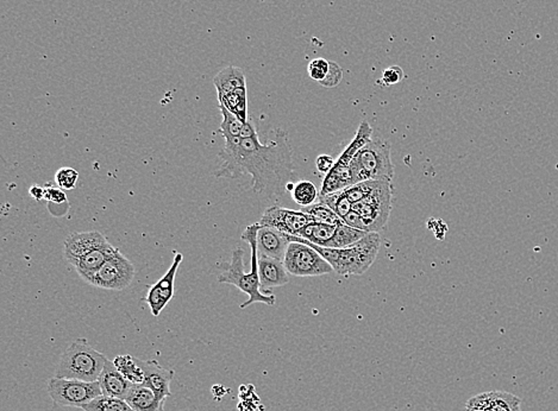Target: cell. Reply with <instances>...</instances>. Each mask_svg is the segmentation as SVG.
Masks as SVG:
<instances>
[{"label":"cell","mask_w":558,"mask_h":411,"mask_svg":"<svg viewBox=\"0 0 558 411\" xmlns=\"http://www.w3.org/2000/svg\"><path fill=\"white\" fill-rule=\"evenodd\" d=\"M391 182L381 181L369 195L353 204V211L362 216L368 232L379 233L384 229L391 216Z\"/></svg>","instance_id":"obj_7"},{"label":"cell","mask_w":558,"mask_h":411,"mask_svg":"<svg viewBox=\"0 0 558 411\" xmlns=\"http://www.w3.org/2000/svg\"><path fill=\"white\" fill-rule=\"evenodd\" d=\"M488 411H521V401L505 391L488 392Z\"/></svg>","instance_id":"obj_23"},{"label":"cell","mask_w":558,"mask_h":411,"mask_svg":"<svg viewBox=\"0 0 558 411\" xmlns=\"http://www.w3.org/2000/svg\"><path fill=\"white\" fill-rule=\"evenodd\" d=\"M125 401L135 411H164L166 399H162L144 383L133 384Z\"/></svg>","instance_id":"obj_18"},{"label":"cell","mask_w":558,"mask_h":411,"mask_svg":"<svg viewBox=\"0 0 558 411\" xmlns=\"http://www.w3.org/2000/svg\"><path fill=\"white\" fill-rule=\"evenodd\" d=\"M224 149L219 152L221 164L217 177L238 179L243 175L251 176V187L257 194L269 198L281 196L287 191L293 179L289 136L279 129L269 143L262 144L258 136L251 138H224Z\"/></svg>","instance_id":"obj_1"},{"label":"cell","mask_w":558,"mask_h":411,"mask_svg":"<svg viewBox=\"0 0 558 411\" xmlns=\"http://www.w3.org/2000/svg\"><path fill=\"white\" fill-rule=\"evenodd\" d=\"M219 110L223 116V121L219 126V132L221 133V136L224 138L239 137L244 123L223 106H219Z\"/></svg>","instance_id":"obj_29"},{"label":"cell","mask_w":558,"mask_h":411,"mask_svg":"<svg viewBox=\"0 0 558 411\" xmlns=\"http://www.w3.org/2000/svg\"><path fill=\"white\" fill-rule=\"evenodd\" d=\"M312 222L311 216L301 211H293L280 206H271L263 213L258 224L278 229L288 236H298L300 231Z\"/></svg>","instance_id":"obj_11"},{"label":"cell","mask_w":558,"mask_h":411,"mask_svg":"<svg viewBox=\"0 0 558 411\" xmlns=\"http://www.w3.org/2000/svg\"><path fill=\"white\" fill-rule=\"evenodd\" d=\"M330 61L325 58H314L308 63L307 71L311 79L321 82L329 73Z\"/></svg>","instance_id":"obj_32"},{"label":"cell","mask_w":558,"mask_h":411,"mask_svg":"<svg viewBox=\"0 0 558 411\" xmlns=\"http://www.w3.org/2000/svg\"><path fill=\"white\" fill-rule=\"evenodd\" d=\"M83 411H135L123 399L100 395L81 408Z\"/></svg>","instance_id":"obj_24"},{"label":"cell","mask_w":558,"mask_h":411,"mask_svg":"<svg viewBox=\"0 0 558 411\" xmlns=\"http://www.w3.org/2000/svg\"><path fill=\"white\" fill-rule=\"evenodd\" d=\"M488 392H483L468 399L464 411H488Z\"/></svg>","instance_id":"obj_35"},{"label":"cell","mask_w":558,"mask_h":411,"mask_svg":"<svg viewBox=\"0 0 558 411\" xmlns=\"http://www.w3.org/2000/svg\"><path fill=\"white\" fill-rule=\"evenodd\" d=\"M135 277V266L117 250L112 257L103 264L94 274L91 284L105 290L121 291L130 287Z\"/></svg>","instance_id":"obj_10"},{"label":"cell","mask_w":558,"mask_h":411,"mask_svg":"<svg viewBox=\"0 0 558 411\" xmlns=\"http://www.w3.org/2000/svg\"><path fill=\"white\" fill-rule=\"evenodd\" d=\"M219 106L226 108L239 118L243 123L248 121V104H246V87L238 88L226 96H218Z\"/></svg>","instance_id":"obj_22"},{"label":"cell","mask_w":558,"mask_h":411,"mask_svg":"<svg viewBox=\"0 0 558 411\" xmlns=\"http://www.w3.org/2000/svg\"><path fill=\"white\" fill-rule=\"evenodd\" d=\"M300 211L308 214V216H311L312 221H316V222L330 225L344 224V221L341 220V218H339L336 213L333 212L329 206H326L321 201H318V202L311 204V206H307V207H303Z\"/></svg>","instance_id":"obj_26"},{"label":"cell","mask_w":558,"mask_h":411,"mask_svg":"<svg viewBox=\"0 0 558 411\" xmlns=\"http://www.w3.org/2000/svg\"><path fill=\"white\" fill-rule=\"evenodd\" d=\"M291 198L301 207H307L316 204V199H319V191H316V187L312 182L300 181L291 191Z\"/></svg>","instance_id":"obj_28"},{"label":"cell","mask_w":558,"mask_h":411,"mask_svg":"<svg viewBox=\"0 0 558 411\" xmlns=\"http://www.w3.org/2000/svg\"><path fill=\"white\" fill-rule=\"evenodd\" d=\"M79 180V173L69 168V166H63L60 170L55 174V181L58 184V188H61L63 191H71L74 189L76 183Z\"/></svg>","instance_id":"obj_31"},{"label":"cell","mask_w":558,"mask_h":411,"mask_svg":"<svg viewBox=\"0 0 558 411\" xmlns=\"http://www.w3.org/2000/svg\"><path fill=\"white\" fill-rule=\"evenodd\" d=\"M288 244L289 241L283 233L271 227L260 226L257 232V250L260 256L283 261Z\"/></svg>","instance_id":"obj_16"},{"label":"cell","mask_w":558,"mask_h":411,"mask_svg":"<svg viewBox=\"0 0 558 411\" xmlns=\"http://www.w3.org/2000/svg\"><path fill=\"white\" fill-rule=\"evenodd\" d=\"M343 221H344V224L348 225L350 227H354V229H360V231H364V232H368V229H366V222L362 219V216H360L357 212H355L351 209V212L348 213L344 218H343Z\"/></svg>","instance_id":"obj_36"},{"label":"cell","mask_w":558,"mask_h":411,"mask_svg":"<svg viewBox=\"0 0 558 411\" xmlns=\"http://www.w3.org/2000/svg\"><path fill=\"white\" fill-rule=\"evenodd\" d=\"M403 78H404L403 69L399 66H391L382 71V78L380 81H382L383 86H391L396 85Z\"/></svg>","instance_id":"obj_34"},{"label":"cell","mask_w":558,"mask_h":411,"mask_svg":"<svg viewBox=\"0 0 558 411\" xmlns=\"http://www.w3.org/2000/svg\"><path fill=\"white\" fill-rule=\"evenodd\" d=\"M368 233L364 231L350 227L346 224H341L338 226L336 236L333 237L330 243L329 247L332 249H344L349 246L354 245L358 241H361L363 237H366Z\"/></svg>","instance_id":"obj_25"},{"label":"cell","mask_w":558,"mask_h":411,"mask_svg":"<svg viewBox=\"0 0 558 411\" xmlns=\"http://www.w3.org/2000/svg\"><path fill=\"white\" fill-rule=\"evenodd\" d=\"M341 79H343V71H341V67L338 63L330 61L329 73L319 83L323 87L333 88L341 83Z\"/></svg>","instance_id":"obj_33"},{"label":"cell","mask_w":558,"mask_h":411,"mask_svg":"<svg viewBox=\"0 0 558 411\" xmlns=\"http://www.w3.org/2000/svg\"><path fill=\"white\" fill-rule=\"evenodd\" d=\"M335 163V159L330 155H321L316 159V169L319 173L326 175L332 169Z\"/></svg>","instance_id":"obj_38"},{"label":"cell","mask_w":558,"mask_h":411,"mask_svg":"<svg viewBox=\"0 0 558 411\" xmlns=\"http://www.w3.org/2000/svg\"><path fill=\"white\" fill-rule=\"evenodd\" d=\"M258 274H260L261 289L264 294H267L266 290L282 287L289 283V276L286 266L282 261L274 258L264 257L258 254Z\"/></svg>","instance_id":"obj_14"},{"label":"cell","mask_w":558,"mask_h":411,"mask_svg":"<svg viewBox=\"0 0 558 411\" xmlns=\"http://www.w3.org/2000/svg\"><path fill=\"white\" fill-rule=\"evenodd\" d=\"M48 392L53 402L62 407L83 408L103 395L99 382H83L78 379L50 378Z\"/></svg>","instance_id":"obj_9"},{"label":"cell","mask_w":558,"mask_h":411,"mask_svg":"<svg viewBox=\"0 0 558 411\" xmlns=\"http://www.w3.org/2000/svg\"><path fill=\"white\" fill-rule=\"evenodd\" d=\"M98 382L103 395L123 399L128 397L133 385V383L129 382L119 371L117 370L116 366L113 365V362L111 360H108L105 364Z\"/></svg>","instance_id":"obj_15"},{"label":"cell","mask_w":558,"mask_h":411,"mask_svg":"<svg viewBox=\"0 0 558 411\" xmlns=\"http://www.w3.org/2000/svg\"><path fill=\"white\" fill-rule=\"evenodd\" d=\"M108 360L105 354L90 345L87 339L79 338L63 352L55 377L96 382Z\"/></svg>","instance_id":"obj_4"},{"label":"cell","mask_w":558,"mask_h":411,"mask_svg":"<svg viewBox=\"0 0 558 411\" xmlns=\"http://www.w3.org/2000/svg\"><path fill=\"white\" fill-rule=\"evenodd\" d=\"M218 96H226L238 88L246 87L244 71L235 66L225 67L213 79Z\"/></svg>","instance_id":"obj_19"},{"label":"cell","mask_w":558,"mask_h":411,"mask_svg":"<svg viewBox=\"0 0 558 411\" xmlns=\"http://www.w3.org/2000/svg\"><path fill=\"white\" fill-rule=\"evenodd\" d=\"M380 182L381 181L368 180V181H363V182L355 183L353 186L343 189V191H344L346 198L350 200V202L354 204L358 201L364 199L366 195H369L371 191L379 186Z\"/></svg>","instance_id":"obj_30"},{"label":"cell","mask_w":558,"mask_h":411,"mask_svg":"<svg viewBox=\"0 0 558 411\" xmlns=\"http://www.w3.org/2000/svg\"><path fill=\"white\" fill-rule=\"evenodd\" d=\"M111 244L103 233L98 231L71 233L65 241V257L71 265L76 261Z\"/></svg>","instance_id":"obj_13"},{"label":"cell","mask_w":558,"mask_h":411,"mask_svg":"<svg viewBox=\"0 0 558 411\" xmlns=\"http://www.w3.org/2000/svg\"><path fill=\"white\" fill-rule=\"evenodd\" d=\"M112 362L117 370L119 371L129 382L133 384L144 383L146 379L144 360L125 354V356H117Z\"/></svg>","instance_id":"obj_21"},{"label":"cell","mask_w":558,"mask_h":411,"mask_svg":"<svg viewBox=\"0 0 558 411\" xmlns=\"http://www.w3.org/2000/svg\"><path fill=\"white\" fill-rule=\"evenodd\" d=\"M353 184L368 180L388 181L394 177V166L391 163V146L387 139L371 138L358 150L350 163Z\"/></svg>","instance_id":"obj_5"},{"label":"cell","mask_w":558,"mask_h":411,"mask_svg":"<svg viewBox=\"0 0 558 411\" xmlns=\"http://www.w3.org/2000/svg\"><path fill=\"white\" fill-rule=\"evenodd\" d=\"M318 200L323 204H326V206H329L333 212L336 213L339 218H341V220L353 209V204L346 198L343 189L325 194V195H319V199Z\"/></svg>","instance_id":"obj_27"},{"label":"cell","mask_w":558,"mask_h":411,"mask_svg":"<svg viewBox=\"0 0 558 411\" xmlns=\"http://www.w3.org/2000/svg\"><path fill=\"white\" fill-rule=\"evenodd\" d=\"M338 226L339 225L323 224V222L312 221L306 227L301 229L296 237L303 238L305 241L313 243L318 246L329 247L330 243L336 236Z\"/></svg>","instance_id":"obj_20"},{"label":"cell","mask_w":558,"mask_h":411,"mask_svg":"<svg viewBox=\"0 0 558 411\" xmlns=\"http://www.w3.org/2000/svg\"><path fill=\"white\" fill-rule=\"evenodd\" d=\"M256 136H258V134L254 121L248 119V121L244 123V125H243V129H242L241 136H239V137H241L242 139H244V138L256 137Z\"/></svg>","instance_id":"obj_39"},{"label":"cell","mask_w":558,"mask_h":411,"mask_svg":"<svg viewBox=\"0 0 558 411\" xmlns=\"http://www.w3.org/2000/svg\"><path fill=\"white\" fill-rule=\"evenodd\" d=\"M61 188L48 187L44 188V199L54 204H62L66 202L67 198Z\"/></svg>","instance_id":"obj_37"},{"label":"cell","mask_w":558,"mask_h":411,"mask_svg":"<svg viewBox=\"0 0 558 411\" xmlns=\"http://www.w3.org/2000/svg\"><path fill=\"white\" fill-rule=\"evenodd\" d=\"M183 261V254H175L171 268L168 269L162 279H158V282L151 286L148 290L144 302L149 306L150 312L156 317L162 313L163 309L171 302L174 296L175 277Z\"/></svg>","instance_id":"obj_12"},{"label":"cell","mask_w":558,"mask_h":411,"mask_svg":"<svg viewBox=\"0 0 558 411\" xmlns=\"http://www.w3.org/2000/svg\"><path fill=\"white\" fill-rule=\"evenodd\" d=\"M144 371H146L144 384L146 387L153 389L162 399L171 397V383L174 378V371L168 370L160 365L155 359L144 360Z\"/></svg>","instance_id":"obj_17"},{"label":"cell","mask_w":558,"mask_h":411,"mask_svg":"<svg viewBox=\"0 0 558 411\" xmlns=\"http://www.w3.org/2000/svg\"><path fill=\"white\" fill-rule=\"evenodd\" d=\"M283 264L288 274L296 277H314L332 272V266L316 250L300 241H289Z\"/></svg>","instance_id":"obj_8"},{"label":"cell","mask_w":558,"mask_h":411,"mask_svg":"<svg viewBox=\"0 0 558 411\" xmlns=\"http://www.w3.org/2000/svg\"><path fill=\"white\" fill-rule=\"evenodd\" d=\"M30 195L36 200L44 199V187L33 186V187L30 188Z\"/></svg>","instance_id":"obj_40"},{"label":"cell","mask_w":558,"mask_h":411,"mask_svg":"<svg viewBox=\"0 0 558 411\" xmlns=\"http://www.w3.org/2000/svg\"><path fill=\"white\" fill-rule=\"evenodd\" d=\"M371 136H373V129H371V125L363 121L358 126L354 139L341 152L332 169L325 175L319 195H325V194L341 191V189H346V188L353 186L350 163L355 157V155L357 154L358 150L371 141Z\"/></svg>","instance_id":"obj_6"},{"label":"cell","mask_w":558,"mask_h":411,"mask_svg":"<svg viewBox=\"0 0 558 411\" xmlns=\"http://www.w3.org/2000/svg\"><path fill=\"white\" fill-rule=\"evenodd\" d=\"M285 236L288 241H300L313 247L321 257L329 262L333 271L341 276H360L366 274L374 264L381 247V238L379 233L376 232L368 233L366 237H363L356 244L344 249L323 247L305 241L303 238L288 234Z\"/></svg>","instance_id":"obj_3"},{"label":"cell","mask_w":558,"mask_h":411,"mask_svg":"<svg viewBox=\"0 0 558 411\" xmlns=\"http://www.w3.org/2000/svg\"><path fill=\"white\" fill-rule=\"evenodd\" d=\"M260 224L249 225L244 232L242 233V241H246L251 250V270L248 274L244 272V250L237 247L232 251L230 262L218 263V269L221 271L218 274V282L231 284L239 289L242 292L248 295L244 304H241L242 309L249 307L254 304H264L267 306H274L276 297L274 295L264 294L261 289L260 274H258V250L257 232Z\"/></svg>","instance_id":"obj_2"}]
</instances>
